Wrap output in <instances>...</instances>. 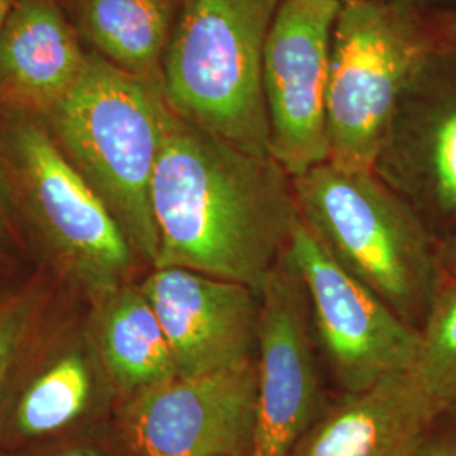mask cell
<instances>
[{"instance_id": "1", "label": "cell", "mask_w": 456, "mask_h": 456, "mask_svg": "<svg viewBox=\"0 0 456 456\" xmlns=\"http://www.w3.org/2000/svg\"><path fill=\"white\" fill-rule=\"evenodd\" d=\"M152 269L180 267L254 289L288 250L299 218L291 176L171 115L151 183Z\"/></svg>"}, {"instance_id": "2", "label": "cell", "mask_w": 456, "mask_h": 456, "mask_svg": "<svg viewBox=\"0 0 456 456\" xmlns=\"http://www.w3.org/2000/svg\"><path fill=\"white\" fill-rule=\"evenodd\" d=\"M171 115L159 86L88 53L78 83L41 118L114 215L135 257L151 265L158 256L151 183Z\"/></svg>"}, {"instance_id": "3", "label": "cell", "mask_w": 456, "mask_h": 456, "mask_svg": "<svg viewBox=\"0 0 456 456\" xmlns=\"http://www.w3.org/2000/svg\"><path fill=\"white\" fill-rule=\"evenodd\" d=\"M301 220L335 261L421 328L443 282L429 225L374 171L320 164L293 178Z\"/></svg>"}, {"instance_id": "4", "label": "cell", "mask_w": 456, "mask_h": 456, "mask_svg": "<svg viewBox=\"0 0 456 456\" xmlns=\"http://www.w3.org/2000/svg\"><path fill=\"white\" fill-rule=\"evenodd\" d=\"M281 0H184L163 63L171 112L230 146L269 154L264 46Z\"/></svg>"}, {"instance_id": "5", "label": "cell", "mask_w": 456, "mask_h": 456, "mask_svg": "<svg viewBox=\"0 0 456 456\" xmlns=\"http://www.w3.org/2000/svg\"><path fill=\"white\" fill-rule=\"evenodd\" d=\"M440 45L429 12L394 0L343 4L330 54L328 163L374 171L399 98Z\"/></svg>"}, {"instance_id": "6", "label": "cell", "mask_w": 456, "mask_h": 456, "mask_svg": "<svg viewBox=\"0 0 456 456\" xmlns=\"http://www.w3.org/2000/svg\"><path fill=\"white\" fill-rule=\"evenodd\" d=\"M0 156L16 198L66 269L105 297L126 286L135 254L103 200L66 159L46 126L0 114Z\"/></svg>"}, {"instance_id": "7", "label": "cell", "mask_w": 456, "mask_h": 456, "mask_svg": "<svg viewBox=\"0 0 456 456\" xmlns=\"http://www.w3.org/2000/svg\"><path fill=\"white\" fill-rule=\"evenodd\" d=\"M310 301L314 331L342 392L412 369L419 328L345 271L301 216L288 247Z\"/></svg>"}, {"instance_id": "8", "label": "cell", "mask_w": 456, "mask_h": 456, "mask_svg": "<svg viewBox=\"0 0 456 456\" xmlns=\"http://www.w3.org/2000/svg\"><path fill=\"white\" fill-rule=\"evenodd\" d=\"M338 0H281L264 46L269 154L291 180L330 159L326 97Z\"/></svg>"}, {"instance_id": "9", "label": "cell", "mask_w": 456, "mask_h": 456, "mask_svg": "<svg viewBox=\"0 0 456 456\" xmlns=\"http://www.w3.org/2000/svg\"><path fill=\"white\" fill-rule=\"evenodd\" d=\"M310 301L289 250L262 281L256 340L257 419L250 456H289L326 399L313 340Z\"/></svg>"}, {"instance_id": "10", "label": "cell", "mask_w": 456, "mask_h": 456, "mask_svg": "<svg viewBox=\"0 0 456 456\" xmlns=\"http://www.w3.org/2000/svg\"><path fill=\"white\" fill-rule=\"evenodd\" d=\"M256 419L252 360L127 397L120 428L132 456H250Z\"/></svg>"}, {"instance_id": "11", "label": "cell", "mask_w": 456, "mask_h": 456, "mask_svg": "<svg viewBox=\"0 0 456 456\" xmlns=\"http://www.w3.org/2000/svg\"><path fill=\"white\" fill-rule=\"evenodd\" d=\"M374 173L428 225L456 224V51L443 41L399 98Z\"/></svg>"}, {"instance_id": "12", "label": "cell", "mask_w": 456, "mask_h": 456, "mask_svg": "<svg viewBox=\"0 0 456 456\" xmlns=\"http://www.w3.org/2000/svg\"><path fill=\"white\" fill-rule=\"evenodd\" d=\"M139 288L161 322L178 377L254 360L259 289L180 267L152 269Z\"/></svg>"}, {"instance_id": "13", "label": "cell", "mask_w": 456, "mask_h": 456, "mask_svg": "<svg viewBox=\"0 0 456 456\" xmlns=\"http://www.w3.org/2000/svg\"><path fill=\"white\" fill-rule=\"evenodd\" d=\"M441 416L411 372L342 392L289 456H416Z\"/></svg>"}, {"instance_id": "14", "label": "cell", "mask_w": 456, "mask_h": 456, "mask_svg": "<svg viewBox=\"0 0 456 456\" xmlns=\"http://www.w3.org/2000/svg\"><path fill=\"white\" fill-rule=\"evenodd\" d=\"M86 61L58 0H17L0 26V114L45 118L78 83Z\"/></svg>"}, {"instance_id": "15", "label": "cell", "mask_w": 456, "mask_h": 456, "mask_svg": "<svg viewBox=\"0 0 456 456\" xmlns=\"http://www.w3.org/2000/svg\"><path fill=\"white\" fill-rule=\"evenodd\" d=\"M85 49L161 88L163 63L184 0H58Z\"/></svg>"}, {"instance_id": "16", "label": "cell", "mask_w": 456, "mask_h": 456, "mask_svg": "<svg viewBox=\"0 0 456 456\" xmlns=\"http://www.w3.org/2000/svg\"><path fill=\"white\" fill-rule=\"evenodd\" d=\"M98 350L115 387L127 397L178 377L161 322L139 286L103 297Z\"/></svg>"}, {"instance_id": "17", "label": "cell", "mask_w": 456, "mask_h": 456, "mask_svg": "<svg viewBox=\"0 0 456 456\" xmlns=\"http://www.w3.org/2000/svg\"><path fill=\"white\" fill-rule=\"evenodd\" d=\"M92 392L85 360L73 354L53 363L22 394L16 409L17 431L26 436H46L80 418Z\"/></svg>"}, {"instance_id": "18", "label": "cell", "mask_w": 456, "mask_h": 456, "mask_svg": "<svg viewBox=\"0 0 456 456\" xmlns=\"http://www.w3.org/2000/svg\"><path fill=\"white\" fill-rule=\"evenodd\" d=\"M419 352L409 370L441 416L456 414V279L444 277L419 328Z\"/></svg>"}, {"instance_id": "19", "label": "cell", "mask_w": 456, "mask_h": 456, "mask_svg": "<svg viewBox=\"0 0 456 456\" xmlns=\"http://www.w3.org/2000/svg\"><path fill=\"white\" fill-rule=\"evenodd\" d=\"M31 318V305L26 299L0 303V403L7 377L26 337Z\"/></svg>"}, {"instance_id": "20", "label": "cell", "mask_w": 456, "mask_h": 456, "mask_svg": "<svg viewBox=\"0 0 456 456\" xmlns=\"http://www.w3.org/2000/svg\"><path fill=\"white\" fill-rule=\"evenodd\" d=\"M416 456H456V414L441 418Z\"/></svg>"}, {"instance_id": "21", "label": "cell", "mask_w": 456, "mask_h": 456, "mask_svg": "<svg viewBox=\"0 0 456 456\" xmlns=\"http://www.w3.org/2000/svg\"><path fill=\"white\" fill-rule=\"evenodd\" d=\"M16 213V198H14V191H12V186L9 181L5 164L0 156V235L11 228L12 218Z\"/></svg>"}, {"instance_id": "22", "label": "cell", "mask_w": 456, "mask_h": 456, "mask_svg": "<svg viewBox=\"0 0 456 456\" xmlns=\"http://www.w3.org/2000/svg\"><path fill=\"white\" fill-rule=\"evenodd\" d=\"M441 41L456 51V7L429 12Z\"/></svg>"}, {"instance_id": "23", "label": "cell", "mask_w": 456, "mask_h": 456, "mask_svg": "<svg viewBox=\"0 0 456 456\" xmlns=\"http://www.w3.org/2000/svg\"><path fill=\"white\" fill-rule=\"evenodd\" d=\"M438 257L443 276L456 279V232L444 240V244L440 245Z\"/></svg>"}, {"instance_id": "24", "label": "cell", "mask_w": 456, "mask_h": 456, "mask_svg": "<svg viewBox=\"0 0 456 456\" xmlns=\"http://www.w3.org/2000/svg\"><path fill=\"white\" fill-rule=\"evenodd\" d=\"M394 2L404 4V5L418 9L421 12H435L440 9H448L452 0H394Z\"/></svg>"}, {"instance_id": "25", "label": "cell", "mask_w": 456, "mask_h": 456, "mask_svg": "<svg viewBox=\"0 0 456 456\" xmlns=\"http://www.w3.org/2000/svg\"><path fill=\"white\" fill-rule=\"evenodd\" d=\"M17 0H0V26L16 7Z\"/></svg>"}, {"instance_id": "26", "label": "cell", "mask_w": 456, "mask_h": 456, "mask_svg": "<svg viewBox=\"0 0 456 456\" xmlns=\"http://www.w3.org/2000/svg\"><path fill=\"white\" fill-rule=\"evenodd\" d=\"M58 456H102L94 450H83V448H77V450H71V452H66Z\"/></svg>"}, {"instance_id": "27", "label": "cell", "mask_w": 456, "mask_h": 456, "mask_svg": "<svg viewBox=\"0 0 456 456\" xmlns=\"http://www.w3.org/2000/svg\"><path fill=\"white\" fill-rule=\"evenodd\" d=\"M338 2H340V4H348V2H354V0H338Z\"/></svg>"}]
</instances>
